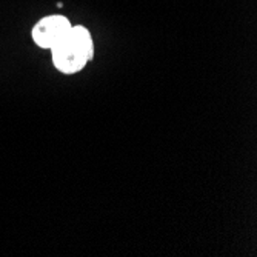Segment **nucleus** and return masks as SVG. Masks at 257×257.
I'll use <instances>...</instances> for the list:
<instances>
[{"mask_svg":"<svg viewBox=\"0 0 257 257\" xmlns=\"http://www.w3.org/2000/svg\"><path fill=\"white\" fill-rule=\"evenodd\" d=\"M92 53H94L92 37L82 25L71 27L66 37L51 50L53 63L63 74L79 73L92 59Z\"/></svg>","mask_w":257,"mask_h":257,"instance_id":"f257e3e1","label":"nucleus"},{"mask_svg":"<svg viewBox=\"0 0 257 257\" xmlns=\"http://www.w3.org/2000/svg\"><path fill=\"white\" fill-rule=\"evenodd\" d=\"M71 23L63 16H48L40 19L33 28V39L36 45L45 50H53L71 30Z\"/></svg>","mask_w":257,"mask_h":257,"instance_id":"f03ea898","label":"nucleus"}]
</instances>
